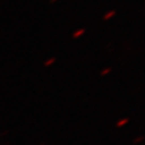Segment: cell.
<instances>
[{
	"mask_svg": "<svg viewBox=\"0 0 145 145\" xmlns=\"http://www.w3.org/2000/svg\"><path fill=\"white\" fill-rule=\"evenodd\" d=\"M115 14H116V12H115V11H110V12H108V13L103 16V20L104 21H108V20H110V18H112Z\"/></svg>",
	"mask_w": 145,
	"mask_h": 145,
	"instance_id": "3957f363",
	"label": "cell"
},
{
	"mask_svg": "<svg viewBox=\"0 0 145 145\" xmlns=\"http://www.w3.org/2000/svg\"><path fill=\"white\" fill-rule=\"evenodd\" d=\"M85 31H86L85 30V28H82V29H78V30L74 31L72 35L73 39H78V38H80L81 36H83L84 33H85Z\"/></svg>",
	"mask_w": 145,
	"mask_h": 145,
	"instance_id": "6da1fadb",
	"label": "cell"
},
{
	"mask_svg": "<svg viewBox=\"0 0 145 145\" xmlns=\"http://www.w3.org/2000/svg\"><path fill=\"white\" fill-rule=\"evenodd\" d=\"M56 1H58V0H50V2H51V3H55Z\"/></svg>",
	"mask_w": 145,
	"mask_h": 145,
	"instance_id": "52a82bcc",
	"label": "cell"
},
{
	"mask_svg": "<svg viewBox=\"0 0 145 145\" xmlns=\"http://www.w3.org/2000/svg\"><path fill=\"white\" fill-rule=\"evenodd\" d=\"M110 72H112V68H106V69H104V70H102L101 72H100V75H102V76H104V75H106V74H109Z\"/></svg>",
	"mask_w": 145,
	"mask_h": 145,
	"instance_id": "5b68a950",
	"label": "cell"
},
{
	"mask_svg": "<svg viewBox=\"0 0 145 145\" xmlns=\"http://www.w3.org/2000/svg\"><path fill=\"white\" fill-rule=\"evenodd\" d=\"M141 141H143V137H140V138H138V139H135V141H133V143H139V142H141Z\"/></svg>",
	"mask_w": 145,
	"mask_h": 145,
	"instance_id": "8992f818",
	"label": "cell"
},
{
	"mask_svg": "<svg viewBox=\"0 0 145 145\" xmlns=\"http://www.w3.org/2000/svg\"><path fill=\"white\" fill-rule=\"evenodd\" d=\"M129 123V118H123L120 119V120H118L117 123H116V127L117 128H120V127H124L126 124H128Z\"/></svg>",
	"mask_w": 145,
	"mask_h": 145,
	"instance_id": "7a4b0ae2",
	"label": "cell"
},
{
	"mask_svg": "<svg viewBox=\"0 0 145 145\" xmlns=\"http://www.w3.org/2000/svg\"><path fill=\"white\" fill-rule=\"evenodd\" d=\"M55 61H56V58H55V57L48 58V59H47L46 61L44 62V66H45V67H50V66H52V65H53V63H54Z\"/></svg>",
	"mask_w": 145,
	"mask_h": 145,
	"instance_id": "277c9868",
	"label": "cell"
}]
</instances>
